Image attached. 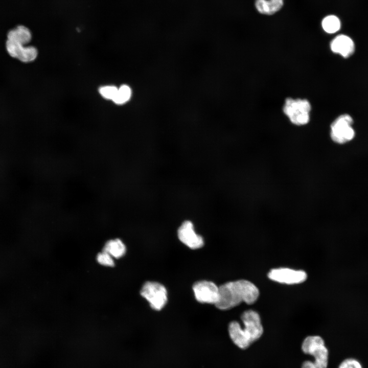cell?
<instances>
[{"instance_id": "10", "label": "cell", "mask_w": 368, "mask_h": 368, "mask_svg": "<svg viewBox=\"0 0 368 368\" xmlns=\"http://www.w3.org/2000/svg\"><path fill=\"white\" fill-rule=\"evenodd\" d=\"M6 47L10 56L23 62H32L37 56V50L33 46L25 47L24 45L7 40Z\"/></svg>"}, {"instance_id": "14", "label": "cell", "mask_w": 368, "mask_h": 368, "mask_svg": "<svg viewBox=\"0 0 368 368\" xmlns=\"http://www.w3.org/2000/svg\"><path fill=\"white\" fill-rule=\"evenodd\" d=\"M103 250L109 254L113 259H119L126 254V247L121 239L116 238L107 241Z\"/></svg>"}, {"instance_id": "12", "label": "cell", "mask_w": 368, "mask_h": 368, "mask_svg": "<svg viewBox=\"0 0 368 368\" xmlns=\"http://www.w3.org/2000/svg\"><path fill=\"white\" fill-rule=\"evenodd\" d=\"M32 34L30 30L24 26H18L9 31L7 40L22 45L28 43L31 40Z\"/></svg>"}, {"instance_id": "4", "label": "cell", "mask_w": 368, "mask_h": 368, "mask_svg": "<svg viewBox=\"0 0 368 368\" xmlns=\"http://www.w3.org/2000/svg\"><path fill=\"white\" fill-rule=\"evenodd\" d=\"M311 105L307 99L291 98L285 100L283 107L284 113L294 125L302 126L310 121Z\"/></svg>"}, {"instance_id": "15", "label": "cell", "mask_w": 368, "mask_h": 368, "mask_svg": "<svg viewBox=\"0 0 368 368\" xmlns=\"http://www.w3.org/2000/svg\"><path fill=\"white\" fill-rule=\"evenodd\" d=\"M323 30L327 33H334L340 28L341 22L338 17L334 15H330L324 18L321 21Z\"/></svg>"}, {"instance_id": "17", "label": "cell", "mask_w": 368, "mask_h": 368, "mask_svg": "<svg viewBox=\"0 0 368 368\" xmlns=\"http://www.w3.org/2000/svg\"><path fill=\"white\" fill-rule=\"evenodd\" d=\"M118 89V88L114 85H105L99 88V92L104 99L112 101L117 94Z\"/></svg>"}, {"instance_id": "11", "label": "cell", "mask_w": 368, "mask_h": 368, "mask_svg": "<svg viewBox=\"0 0 368 368\" xmlns=\"http://www.w3.org/2000/svg\"><path fill=\"white\" fill-rule=\"evenodd\" d=\"M330 48L333 53L338 54L344 58H348L354 53L355 44L349 36L340 34L331 41Z\"/></svg>"}, {"instance_id": "16", "label": "cell", "mask_w": 368, "mask_h": 368, "mask_svg": "<svg viewBox=\"0 0 368 368\" xmlns=\"http://www.w3.org/2000/svg\"><path fill=\"white\" fill-rule=\"evenodd\" d=\"M131 88L127 85L120 86L112 101L117 105H122L127 102L131 97Z\"/></svg>"}, {"instance_id": "6", "label": "cell", "mask_w": 368, "mask_h": 368, "mask_svg": "<svg viewBox=\"0 0 368 368\" xmlns=\"http://www.w3.org/2000/svg\"><path fill=\"white\" fill-rule=\"evenodd\" d=\"M353 123L352 118L348 114L338 117L331 125V139L338 144H344L352 140L355 136L352 127Z\"/></svg>"}, {"instance_id": "7", "label": "cell", "mask_w": 368, "mask_h": 368, "mask_svg": "<svg viewBox=\"0 0 368 368\" xmlns=\"http://www.w3.org/2000/svg\"><path fill=\"white\" fill-rule=\"evenodd\" d=\"M267 276L273 281L287 285L302 283L307 278V274L304 270L286 267L272 269L268 273Z\"/></svg>"}, {"instance_id": "1", "label": "cell", "mask_w": 368, "mask_h": 368, "mask_svg": "<svg viewBox=\"0 0 368 368\" xmlns=\"http://www.w3.org/2000/svg\"><path fill=\"white\" fill-rule=\"evenodd\" d=\"M259 290L251 282L239 280L219 286V299L215 305L222 310L230 309L242 302L250 305L258 300Z\"/></svg>"}, {"instance_id": "9", "label": "cell", "mask_w": 368, "mask_h": 368, "mask_svg": "<svg viewBox=\"0 0 368 368\" xmlns=\"http://www.w3.org/2000/svg\"><path fill=\"white\" fill-rule=\"evenodd\" d=\"M177 236L183 244L192 249L200 248L204 245L203 238L196 234L190 221H185L181 224L177 231Z\"/></svg>"}, {"instance_id": "5", "label": "cell", "mask_w": 368, "mask_h": 368, "mask_svg": "<svg viewBox=\"0 0 368 368\" xmlns=\"http://www.w3.org/2000/svg\"><path fill=\"white\" fill-rule=\"evenodd\" d=\"M140 294L154 310L159 311L162 309L168 301L166 287L156 282L148 281L145 283L141 289Z\"/></svg>"}, {"instance_id": "19", "label": "cell", "mask_w": 368, "mask_h": 368, "mask_svg": "<svg viewBox=\"0 0 368 368\" xmlns=\"http://www.w3.org/2000/svg\"><path fill=\"white\" fill-rule=\"evenodd\" d=\"M338 368H362L361 364L356 359L349 358L343 361Z\"/></svg>"}, {"instance_id": "2", "label": "cell", "mask_w": 368, "mask_h": 368, "mask_svg": "<svg viewBox=\"0 0 368 368\" xmlns=\"http://www.w3.org/2000/svg\"><path fill=\"white\" fill-rule=\"evenodd\" d=\"M241 318L243 328L238 321H233L229 324L228 333L235 344L241 349H246L261 337L263 328L260 316L255 311H245Z\"/></svg>"}, {"instance_id": "13", "label": "cell", "mask_w": 368, "mask_h": 368, "mask_svg": "<svg viewBox=\"0 0 368 368\" xmlns=\"http://www.w3.org/2000/svg\"><path fill=\"white\" fill-rule=\"evenodd\" d=\"M284 0H256L255 7L263 14L272 15L279 11L283 6Z\"/></svg>"}, {"instance_id": "3", "label": "cell", "mask_w": 368, "mask_h": 368, "mask_svg": "<svg viewBox=\"0 0 368 368\" xmlns=\"http://www.w3.org/2000/svg\"><path fill=\"white\" fill-rule=\"evenodd\" d=\"M302 350L306 354L313 356L314 361H305L302 368H327L328 351L323 339L319 336L307 337L302 344Z\"/></svg>"}, {"instance_id": "8", "label": "cell", "mask_w": 368, "mask_h": 368, "mask_svg": "<svg viewBox=\"0 0 368 368\" xmlns=\"http://www.w3.org/2000/svg\"><path fill=\"white\" fill-rule=\"evenodd\" d=\"M193 290L196 300L199 303L215 305L218 301L219 287L213 282L197 281L193 284Z\"/></svg>"}, {"instance_id": "18", "label": "cell", "mask_w": 368, "mask_h": 368, "mask_svg": "<svg viewBox=\"0 0 368 368\" xmlns=\"http://www.w3.org/2000/svg\"><path fill=\"white\" fill-rule=\"evenodd\" d=\"M96 260L97 262L102 266L112 267L114 265L113 258L104 250L98 254Z\"/></svg>"}]
</instances>
